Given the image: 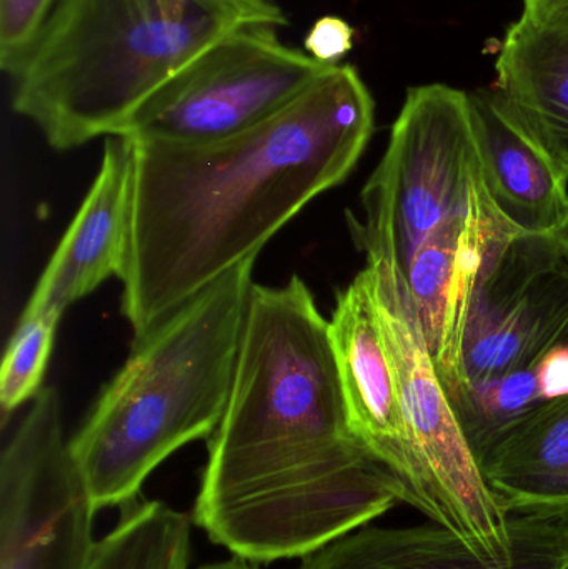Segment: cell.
<instances>
[{
	"instance_id": "5bb4252c",
	"label": "cell",
	"mask_w": 568,
	"mask_h": 569,
	"mask_svg": "<svg viewBox=\"0 0 568 569\" xmlns=\"http://www.w3.org/2000/svg\"><path fill=\"white\" fill-rule=\"evenodd\" d=\"M496 69L494 102L568 187V26L520 16L507 29Z\"/></svg>"
},
{
	"instance_id": "7c38bea8",
	"label": "cell",
	"mask_w": 568,
	"mask_h": 569,
	"mask_svg": "<svg viewBox=\"0 0 568 569\" xmlns=\"http://www.w3.org/2000/svg\"><path fill=\"white\" fill-rule=\"evenodd\" d=\"M329 333L350 430L392 471L406 500L410 468L406 428L369 270L337 293Z\"/></svg>"
},
{
	"instance_id": "7402d4cb",
	"label": "cell",
	"mask_w": 568,
	"mask_h": 569,
	"mask_svg": "<svg viewBox=\"0 0 568 569\" xmlns=\"http://www.w3.org/2000/svg\"><path fill=\"white\" fill-rule=\"evenodd\" d=\"M536 375L544 401L568 397V345L547 351L537 363Z\"/></svg>"
},
{
	"instance_id": "8fae6325",
	"label": "cell",
	"mask_w": 568,
	"mask_h": 569,
	"mask_svg": "<svg viewBox=\"0 0 568 569\" xmlns=\"http://www.w3.org/2000/svg\"><path fill=\"white\" fill-rule=\"evenodd\" d=\"M133 207V147L106 137L99 173L33 288L27 313L63 311L110 277L122 279L129 259Z\"/></svg>"
},
{
	"instance_id": "5b68a950",
	"label": "cell",
	"mask_w": 568,
	"mask_h": 569,
	"mask_svg": "<svg viewBox=\"0 0 568 569\" xmlns=\"http://www.w3.org/2000/svg\"><path fill=\"white\" fill-rule=\"evenodd\" d=\"M366 269L406 428L410 468L403 501L452 531L484 560L509 563L512 515L484 478L430 357L407 284L387 263H367Z\"/></svg>"
},
{
	"instance_id": "ba28073f",
	"label": "cell",
	"mask_w": 568,
	"mask_h": 569,
	"mask_svg": "<svg viewBox=\"0 0 568 569\" xmlns=\"http://www.w3.org/2000/svg\"><path fill=\"white\" fill-rule=\"evenodd\" d=\"M97 511L59 393L42 388L0 457V569H89Z\"/></svg>"
},
{
	"instance_id": "d4e9b609",
	"label": "cell",
	"mask_w": 568,
	"mask_h": 569,
	"mask_svg": "<svg viewBox=\"0 0 568 569\" xmlns=\"http://www.w3.org/2000/svg\"><path fill=\"white\" fill-rule=\"evenodd\" d=\"M554 237L568 250V213L564 222L560 223L559 229H557V232L554 233Z\"/></svg>"
},
{
	"instance_id": "9c48e42d",
	"label": "cell",
	"mask_w": 568,
	"mask_h": 569,
	"mask_svg": "<svg viewBox=\"0 0 568 569\" xmlns=\"http://www.w3.org/2000/svg\"><path fill=\"white\" fill-rule=\"evenodd\" d=\"M559 345H568V250L554 236L517 233L474 297L464 331L462 388L536 368Z\"/></svg>"
},
{
	"instance_id": "9a60e30c",
	"label": "cell",
	"mask_w": 568,
	"mask_h": 569,
	"mask_svg": "<svg viewBox=\"0 0 568 569\" xmlns=\"http://www.w3.org/2000/svg\"><path fill=\"white\" fill-rule=\"evenodd\" d=\"M480 176L504 219L529 236H554L568 213V187L504 116L490 92L469 93Z\"/></svg>"
},
{
	"instance_id": "44dd1931",
	"label": "cell",
	"mask_w": 568,
	"mask_h": 569,
	"mask_svg": "<svg viewBox=\"0 0 568 569\" xmlns=\"http://www.w3.org/2000/svg\"><path fill=\"white\" fill-rule=\"evenodd\" d=\"M356 30L340 17L317 20L303 40V50L320 62L337 66L352 50Z\"/></svg>"
},
{
	"instance_id": "3957f363",
	"label": "cell",
	"mask_w": 568,
	"mask_h": 569,
	"mask_svg": "<svg viewBox=\"0 0 568 569\" xmlns=\"http://www.w3.org/2000/svg\"><path fill=\"white\" fill-rule=\"evenodd\" d=\"M252 23L287 16L276 0H59L13 77L12 109L56 150L117 136L193 57Z\"/></svg>"
},
{
	"instance_id": "6da1fadb",
	"label": "cell",
	"mask_w": 568,
	"mask_h": 569,
	"mask_svg": "<svg viewBox=\"0 0 568 569\" xmlns=\"http://www.w3.org/2000/svg\"><path fill=\"white\" fill-rule=\"evenodd\" d=\"M403 501L350 430L329 320L300 277L253 284L193 521L252 563L306 558Z\"/></svg>"
},
{
	"instance_id": "603a6c76",
	"label": "cell",
	"mask_w": 568,
	"mask_h": 569,
	"mask_svg": "<svg viewBox=\"0 0 568 569\" xmlns=\"http://www.w3.org/2000/svg\"><path fill=\"white\" fill-rule=\"evenodd\" d=\"M539 26H568V0H524V13Z\"/></svg>"
},
{
	"instance_id": "e0dca14e",
	"label": "cell",
	"mask_w": 568,
	"mask_h": 569,
	"mask_svg": "<svg viewBox=\"0 0 568 569\" xmlns=\"http://www.w3.org/2000/svg\"><path fill=\"white\" fill-rule=\"evenodd\" d=\"M190 518L162 501L127 507L89 569H189Z\"/></svg>"
},
{
	"instance_id": "30bf717a",
	"label": "cell",
	"mask_w": 568,
	"mask_h": 569,
	"mask_svg": "<svg viewBox=\"0 0 568 569\" xmlns=\"http://www.w3.org/2000/svg\"><path fill=\"white\" fill-rule=\"evenodd\" d=\"M517 233L480 183L469 206L439 223L410 263L403 282L449 398L464 385V331L477 288L497 253Z\"/></svg>"
},
{
	"instance_id": "52a82bcc",
	"label": "cell",
	"mask_w": 568,
	"mask_h": 569,
	"mask_svg": "<svg viewBox=\"0 0 568 569\" xmlns=\"http://www.w3.org/2000/svg\"><path fill=\"white\" fill-rule=\"evenodd\" d=\"M252 23L223 36L159 87L117 136L202 146L246 132L286 109L333 66Z\"/></svg>"
},
{
	"instance_id": "7a4b0ae2",
	"label": "cell",
	"mask_w": 568,
	"mask_h": 569,
	"mask_svg": "<svg viewBox=\"0 0 568 569\" xmlns=\"http://www.w3.org/2000/svg\"><path fill=\"white\" fill-rule=\"evenodd\" d=\"M376 103L352 66H333L266 122L219 142H132L133 207L122 313L142 337L252 257L356 169ZM129 140V139H127Z\"/></svg>"
},
{
	"instance_id": "ffe728a7",
	"label": "cell",
	"mask_w": 568,
	"mask_h": 569,
	"mask_svg": "<svg viewBox=\"0 0 568 569\" xmlns=\"http://www.w3.org/2000/svg\"><path fill=\"white\" fill-rule=\"evenodd\" d=\"M59 0H0V67L16 77Z\"/></svg>"
},
{
	"instance_id": "ac0fdd59",
	"label": "cell",
	"mask_w": 568,
	"mask_h": 569,
	"mask_svg": "<svg viewBox=\"0 0 568 569\" xmlns=\"http://www.w3.org/2000/svg\"><path fill=\"white\" fill-rule=\"evenodd\" d=\"M450 401L477 461L504 431L544 403L536 368L466 385Z\"/></svg>"
},
{
	"instance_id": "277c9868",
	"label": "cell",
	"mask_w": 568,
	"mask_h": 569,
	"mask_svg": "<svg viewBox=\"0 0 568 569\" xmlns=\"http://www.w3.org/2000/svg\"><path fill=\"white\" fill-rule=\"evenodd\" d=\"M257 257L133 340L70 450L97 510L130 507L170 455L210 438L229 401Z\"/></svg>"
},
{
	"instance_id": "d6986e66",
	"label": "cell",
	"mask_w": 568,
	"mask_h": 569,
	"mask_svg": "<svg viewBox=\"0 0 568 569\" xmlns=\"http://www.w3.org/2000/svg\"><path fill=\"white\" fill-rule=\"evenodd\" d=\"M60 315L52 311L27 313L7 345L0 368V407L3 415L29 405L42 391L43 375L56 341Z\"/></svg>"
},
{
	"instance_id": "cb8c5ba5",
	"label": "cell",
	"mask_w": 568,
	"mask_h": 569,
	"mask_svg": "<svg viewBox=\"0 0 568 569\" xmlns=\"http://www.w3.org/2000/svg\"><path fill=\"white\" fill-rule=\"evenodd\" d=\"M199 569H259L252 561L243 558L233 557L232 560L219 561V563L203 565Z\"/></svg>"
},
{
	"instance_id": "8992f818",
	"label": "cell",
	"mask_w": 568,
	"mask_h": 569,
	"mask_svg": "<svg viewBox=\"0 0 568 569\" xmlns=\"http://www.w3.org/2000/svg\"><path fill=\"white\" fill-rule=\"evenodd\" d=\"M480 176L469 93L444 83L412 87L389 146L349 226L367 263H387L403 280L420 243L462 212Z\"/></svg>"
},
{
	"instance_id": "4fadbf2b",
	"label": "cell",
	"mask_w": 568,
	"mask_h": 569,
	"mask_svg": "<svg viewBox=\"0 0 568 569\" xmlns=\"http://www.w3.org/2000/svg\"><path fill=\"white\" fill-rule=\"evenodd\" d=\"M514 558L484 560L440 525L362 527L302 558L299 569H568V520L512 515Z\"/></svg>"
},
{
	"instance_id": "2e32d148",
	"label": "cell",
	"mask_w": 568,
	"mask_h": 569,
	"mask_svg": "<svg viewBox=\"0 0 568 569\" xmlns=\"http://www.w3.org/2000/svg\"><path fill=\"white\" fill-rule=\"evenodd\" d=\"M479 467L507 513L568 520V397L524 415Z\"/></svg>"
}]
</instances>
